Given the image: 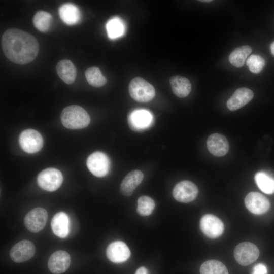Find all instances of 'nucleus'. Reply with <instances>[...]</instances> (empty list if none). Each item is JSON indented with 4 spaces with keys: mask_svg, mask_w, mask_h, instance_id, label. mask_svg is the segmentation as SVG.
Listing matches in <instances>:
<instances>
[{
    "mask_svg": "<svg viewBox=\"0 0 274 274\" xmlns=\"http://www.w3.org/2000/svg\"><path fill=\"white\" fill-rule=\"evenodd\" d=\"M200 2H212V0H206V1H199Z\"/></svg>",
    "mask_w": 274,
    "mask_h": 274,
    "instance_id": "72a5a7b5",
    "label": "nucleus"
},
{
    "mask_svg": "<svg viewBox=\"0 0 274 274\" xmlns=\"http://www.w3.org/2000/svg\"><path fill=\"white\" fill-rule=\"evenodd\" d=\"M143 173L139 170L129 172L123 179L120 185V191L125 196H131L135 188L142 182Z\"/></svg>",
    "mask_w": 274,
    "mask_h": 274,
    "instance_id": "a211bd4d",
    "label": "nucleus"
},
{
    "mask_svg": "<svg viewBox=\"0 0 274 274\" xmlns=\"http://www.w3.org/2000/svg\"><path fill=\"white\" fill-rule=\"evenodd\" d=\"M48 213L42 208L38 207L30 210L24 218V224L30 232L36 233L42 230L47 223Z\"/></svg>",
    "mask_w": 274,
    "mask_h": 274,
    "instance_id": "6e6552de",
    "label": "nucleus"
},
{
    "mask_svg": "<svg viewBox=\"0 0 274 274\" xmlns=\"http://www.w3.org/2000/svg\"><path fill=\"white\" fill-rule=\"evenodd\" d=\"M59 77L66 84H72L75 80L77 71L73 62L68 59L60 60L56 65Z\"/></svg>",
    "mask_w": 274,
    "mask_h": 274,
    "instance_id": "4be33fe9",
    "label": "nucleus"
},
{
    "mask_svg": "<svg viewBox=\"0 0 274 274\" xmlns=\"http://www.w3.org/2000/svg\"><path fill=\"white\" fill-rule=\"evenodd\" d=\"M246 64L251 72L258 73L263 69L265 61L261 56L253 54L247 59Z\"/></svg>",
    "mask_w": 274,
    "mask_h": 274,
    "instance_id": "c756f323",
    "label": "nucleus"
},
{
    "mask_svg": "<svg viewBox=\"0 0 274 274\" xmlns=\"http://www.w3.org/2000/svg\"><path fill=\"white\" fill-rule=\"evenodd\" d=\"M128 90L131 97L139 102H148L155 95L154 87L141 77H135L131 80Z\"/></svg>",
    "mask_w": 274,
    "mask_h": 274,
    "instance_id": "7ed1b4c3",
    "label": "nucleus"
},
{
    "mask_svg": "<svg viewBox=\"0 0 274 274\" xmlns=\"http://www.w3.org/2000/svg\"><path fill=\"white\" fill-rule=\"evenodd\" d=\"M54 234L60 238L66 237L69 233V218L63 212H59L53 217L51 222Z\"/></svg>",
    "mask_w": 274,
    "mask_h": 274,
    "instance_id": "6ab92c4d",
    "label": "nucleus"
},
{
    "mask_svg": "<svg viewBox=\"0 0 274 274\" xmlns=\"http://www.w3.org/2000/svg\"><path fill=\"white\" fill-rule=\"evenodd\" d=\"M267 268L263 263H258L255 265L251 272V274H267Z\"/></svg>",
    "mask_w": 274,
    "mask_h": 274,
    "instance_id": "7c9ffc66",
    "label": "nucleus"
},
{
    "mask_svg": "<svg viewBox=\"0 0 274 274\" xmlns=\"http://www.w3.org/2000/svg\"><path fill=\"white\" fill-rule=\"evenodd\" d=\"M200 228L206 236L215 238L223 234L224 226L219 218L212 214H206L200 219Z\"/></svg>",
    "mask_w": 274,
    "mask_h": 274,
    "instance_id": "1a4fd4ad",
    "label": "nucleus"
},
{
    "mask_svg": "<svg viewBox=\"0 0 274 274\" xmlns=\"http://www.w3.org/2000/svg\"><path fill=\"white\" fill-rule=\"evenodd\" d=\"M60 119L63 125L71 129L84 128L90 122L87 112L78 105H71L64 108L61 113Z\"/></svg>",
    "mask_w": 274,
    "mask_h": 274,
    "instance_id": "f03ea898",
    "label": "nucleus"
},
{
    "mask_svg": "<svg viewBox=\"0 0 274 274\" xmlns=\"http://www.w3.org/2000/svg\"><path fill=\"white\" fill-rule=\"evenodd\" d=\"M251 52L252 48L249 45L238 47L233 50L230 54L229 61L234 66L241 67Z\"/></svg>",
    "mask_w": 274,
    "mask_h": 274,
    "instance_id": "5701e85b",
    "label": "nucleus"
},
{
    "mask_svg": "<svg viewBox=\"0 0 274 274\" xmlns=\"http://www.w3.org/2000/svg\"><path fill=\"white\" fill-rule=\"evenodd\" d=\"M154 201L150 197L142 196L138 200L137 212L141 216H149L155 208Z\"/></svg>",
    "mask_w": 274,
    "mask_h": 274,
    "instance_id": "c85d7f7f",
    "label": "nucleus"
},
{
    "mask_svg": "<svg viewBox=\"0 0 274 274\" xmlns=\"http://www.w3.org/2000/svg\"><path fill=\"white\" fill-rule=\"evenodd\" d=\"M19 143L22 150L25 152L35 153L43 147V139L38 131L28 129L20 133Z\"/></svg>",
    "mask_w": 274,
    "mask_h": 274,
    "instance_id": "423d86ee",
    "label": "nucleus"
},
{
    "mask_svg": "<svg viewBox=\"0 0 274 274\" xmlns=\"http://www.w3.org/2000/svg\"><path fill=\"white\" fill-rule=\"evenodd\" d=\"M172 90L177 96L184 98L187 96L191 90V85L189 80L179 75L172 76L169 79Z\"/></svg>",
    "mask_w": 274,
    "mask_h": 274,
    "instance_id": "412c9836",
    "label": "nucleus"
},
{
    "mask_svg": "<svg viewBox=\"0 0 274 274\" xmlns=\"http://www.w3.org/2000/svg\"><path fill=\"white\" fill-rule=\"evenodd\" d=\"M260 252L254 244L245 242L237 245L234 251V256L236 261L243 266L249 265L259 257Z\"/></svg>",
    "mask_w": 274,
    "mask_h": 274,
    "instance_id": "39448f33",
    "label": "nucleus"
},
{
    "mask_svg": "<svg viewBox=\"0 0 274 274\" xmlns=\"http://www.w3.org/2000/svg\"><path fill=\"white\" fill-rule=\"evenodd\" d=\"M270 50L272 54L274 55V42L270 45Z\"/></svg>",
    "mask_w": 274,
    "mask_h": 274,
    "instance_id": "473e14b6",
    "label": "nucleus"
},
{
    "mask_svg": "<svg viewBox=\"0 0 274 274\" xmlns=\"http://www.w3.org/2000/svg\"><path fill=\"white\" fill-rule=\"evenodd\" d=\"M52 19V15L50 13L44 11H39L33 16V23L39 31L46 32L50 27Z\"/></svg>",
    "mask_w": 274,
    "mask_h": 274,
    "instance_id": "a878e982",
    "label": "nucleus"
},
{
    "mask_svg": "<svg viewBox=\"0 0 274 274\" xmlns=\"http://www.w3.org/2000/svg\"><path fill=\"white\" fill-rule=\"evenodd\" d=\"M254 96L253 91L247 88L237 89L227 102V108L231 111L239 109L249 102Z\"/></svg>",
    "mask_w": 274,
    "mask_h": 274,
    "instance_id": "f3484780",
    "label": "nucleus"
},
{
    "mask_svg": "<svg viewBox=\"0 0 274 274\" xmlns=\"http://www.w3.org/2000/svg\"><path fill=\"white\" fill-rule=\"evenodd\" d=\"M200 274H228L226 266L217 260H209L202 264Z\"/></svg>",
    "mask_w": 274,
    "mask_h": 274,
    "instance_id": "393cba45",
    "label": "nucleus"
},
{
    "mask_svg": "<svg viewBox=\"0 0 274 274\" xmlns=\"http://www.w3.org/2000/svg\"><path fill=\"white\" fill-rule=\"evenodd\" d=\"M108 37L112 39L121 36L124 31V27L121 20L118 18L109 20L106 24Z\"/></svg>",
    "mask_w": 274,
    "mask_h": 274,
    "instance_id": "cd10ccee",
    "label": "nucleus"
},
{
    "mask_svg": "<svg viewBox=\"0 0 274 274\" xmlns=\"http://www.w3.org/2000/svg\"><path fill=\"white\" fill-rule=\"evenodd\" d=\"M62 173L55 168H48L41 171L37 177L39 186L47 191H54L58 189L63 182Z\"/></svg>",
    "mask_w": 274,
    "mask_h": 274,
    "instance_id": "20e7f679",
    "label": "nucleus"
},
{
    "mask_svg": "<svg viewBox=\"0 0 274 274\" xmlns=\"http://www.w3.org/2000/svg\"><path fill=\"white\" fill-rule=\"evenodd\" d=\"M71 263L70 254L65 251L59 250L54 252L49 257L48 266L50 271L54 274L65 272Z\"/></svg>",
    "mask_w": 274,
    "mask_h": 274,
    "instance_id": "4468645a",
    "label": "nucleus"
},
{
    "mask_svg": "<svg viewBox=\"0 0 274 274\" xmlns=\"http://www.w3.org/2000/svg\"><path fill=\"white\" fill-rule=\"evenodd\" d=\"M58 13L61 19L68 25L77 24L81 19L79 9L71 3L61 5L59 8Z\"/></svg>",
    "mask_w": 274,
    "mask_h": 274,
    "instance_id": "aec40b11",
    "label": "nucleus"
},
{
    "mask_svg": "<svg viewBox=\"0 0 274 274\" xmlns=\"http://www.w3.org/2000/svg\"><path fill=\"white\" fill-rule=\"evenodd\" d=\"M255 180L259 188L264 193H274V178L265 172H259L255 175Z\"/></svg>",
    "mask_w": 274,
    "mask_h": 274,
    "instance_id": "b1692460",
    "label": "nucleus"
},
{
    "mask_svg": "<svg viewBox=\"0 0 274 274\" xmlns=\"http://www.w3.org/2000/svg\"><path fill=\"white\" fill-rule=\"evenodd\" d=\"M135 274H148V270L145 267L142 266L136 270Z\"/></svg>",
    "mask_w": 274,
    "mask_h": 274,
    "instance_id": "2f4dec72",
    "label": "nucleus"
},
{
    "mask_svg": "<svg viewBox=\"0 0 274 274\" xmlns=\"http://www.w3.org/2000/svg\"><path fill=\"white\" fill-rule=\"evenodd\" d=\"M207 145L209 152L217 157L224 156L229 149V143L226 137L217 133L209 136Z\"/></svg>",
    "mask_w": 274,
    "mask_h": 274,
    "instance_id": "dca6fc26",
    "label": "nucleus"
},
{
    "mask_svg": "<svg viewBox=\"0 0 274 274\" xmlns=\"http://www.w3.org/2000/svg\"><path fill=\"white\" fill-rule=\"evenodd\" d=\"M35 253L34 244L30 241L24 239L12 247L10 251V256L14 262L21 263L30 259Z\"/></svg>",
    "mask_w": 274,
    "mask_h": 274,
    "instance_id": "f8f14e48",
    "label": "nucleus"
},
{
    "mask_svg": "<svg viewBox=\"0 0 274 274\" xmlns=\"http://www.w3.org/2000/svg\"><path fill=\"white\" fill-rule=\"evenodd\" d=\"M198 190L193 182L184 180L177 183L173 190L174 198L181 202L187 203L194 200L197 197Z\"/></svg>",
    "mask_w": 274,
    "mask_h": 274,
    "instance_id": "9d476101",
    "label": "nucleus"
},
{
    "mask_svg": "<svg viewBox=\"0 0 274 274\" xmlns=\"http://www.w3.org/2000/svg\"><path fill=\"white\" fill-rule=\"evenodd\" d=\"M107 256L116 263L126 261L130 256V251L126 244L122 241H115L109 244L107 249Z\"/></svg>",
    "mask_w": 274,
    "mask_h": 274,
    "instance_id": "2eb2a0df",
    "label": "nucleus"
},
{
    "mask_svg": "<svg viewBox=\"0 0 274 274\" xmlns=\"http://www.w3.org/2000/svg\"><path fill=\"white\" fill-rule=\"evenodd\" d=\"M1 42L6 56L16 64L30 63L39 53V45L37 39L32 35L19 29L7 30Z\"/></svg>",
    "mask_w": 274,
    "mask_h": 274,
    "instance_id": "f257e3e1",
    "label": "nucleus"
},
{
    "mask_svg": "<svg viewBox=\"0 0 274 274\" xmlns=\"http://www.w3.org/2000/svg\"><path fill=\"white\" fill-rule=\"evenodd\" d=\"M244 202L246 208L252 213L261 215L269 209V200L263 194L257 192H251L245 198Z\"/></svg>",
    "mask_w": 274,
    "mask_h": 274,
    "instance_id": "9b49d317",
    "label": "nucleus"
},
{
    "mask_svg": "<svg viewBox=\"0 0 274 274\" xmlns=\"http://www.w3.org/2000/svg\"><path fill=\"white\" fill-rule=\"evenodd\" d=\"M152 122V115L146 110H134L128 116L129 126L134 131H141L148 128Z\"/></svg>",
    "mask_w": 274,
    "mask_h": 274,
    "instance_id": "ddd939ff",
    "label": "nucleus"
},
{
    "mask_svg": "<svg viewBox=\"0 0 274 274\" xmlns=\"http://www.w3.org/2000/svg\"><path fill=\"white\" fill-rule=\"evenodd\" d=\"M87 166L95 176L102 177L109 172L110 162L105 153L97 151L90 154L86 161Z\"/></svg>",
    "mask_w": 274,
    "mask_h": 274,
    "instance_id": "0eeeda50",
    "label": "nucleus"
},
{
    "mask_svg": "<svg viewBox=\"0 0 274 274\" xmlns=\"http://www.w3.org/2000/svg\"><path fill=\"white\" fill-rule=\"evenodd\" d=\"M85 75L88 83L93 87H99L107 83L106 78L103 76L100 69L97 67L88 68Z\"/></svg>",
    "mask_w": 274,
    "mask_h": 274,
    "instance_id": "bb28decb",
    "label": "nucleus"
}]
</instances>
